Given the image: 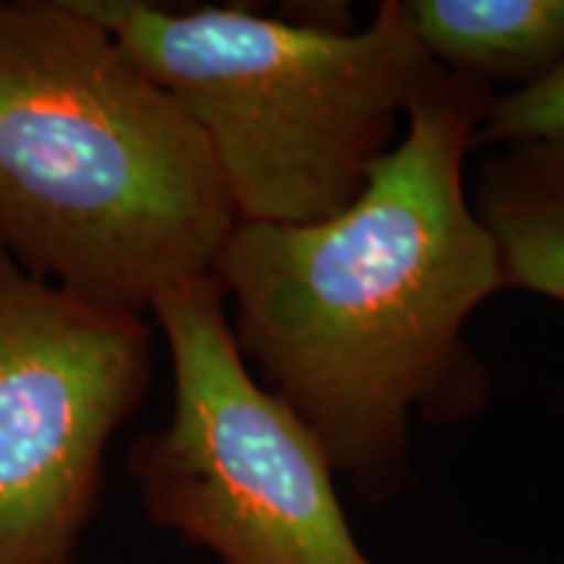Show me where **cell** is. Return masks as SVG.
<instances>
[{
	"mask_svg": "<svg viewBox=\"0 0 564 564\" xmlns=\"http://www.w3.org/2000/svg\"><path fill=\"white\" fill-rule=\"evenodd\" d=\"M74 6L188 112L238 223L312 225L350 207L400 116L442 74L403 0H384L361 30L243 6Z\"/></svg>",
	"mask_w": 564,
	"mask_h": 564,
	"instance_id": "3957f363",
	"label": "cell"
},
{
	"mask_svg": "<svg viewBox=\"0 0 564 564\" xmlns=\"http://www.w3.org/2000/svg\"><path fill=\"white\" fill-rule=\"evenodd\" d=\"M150 382L144 316L76 299L0 251V564H70L105 449Z\"/></svg>",
	"mask_w": 564,
	"mask_h": 564,
	"instance_id": "5b68a950",
	"label": "cell"
},
{
	"mask_svg": "<svg viewBox=\"0 0 564 564\" xmlns=\"http://www.w3.org/2000/svg\"><path fill=\"white\" fill-rule=\"evenodd\" d=\"M0 3H3V0H0Z\"/></svg>",
	"mask_w": 564,
	"mask_h": 564,
	"instance_id": "9c48e42d",
	"label": "cell"
},
{
	"mask_svg": "<svg viewBox=\"0 0 564 564\" xmlns=\"http://www.w3.org/2000/svg\"><path fill=\"white\" fill-rule=\"evenodd\" d=\"M470 202L499 249L505 288L564 306V141H525L484 160Z\"/></svg>",
	"mask_w": 564,
	"mask_h": 564,
	"instance_id": "8992f818",
	"label": "cell"
},
{
	"mask_svg": "<svg viewBox=\"0 0 564 564\" xmlns=\"http://www.w3.org/2000/svg\"><path fill=\"white\" fill-rule=\"evenodd\" d=\"M525 141H564V58L541 79L491 97L476 129L474 150Z\"/></svg>",
	"mask_w": 564,
	"mask_h": 564,
	"instance_id": "ba28073f",
	"label": "cell"
},
{
	"mask_svg": "<svg viewBox=\"0 0 564 564\" xmlns=\"http://www.w3.org/2000/svg\"><path fill=\"white\" fill-rule=\"evenodd\" d=\"M489 100L442 68L350 207L238 223L212 267L241 356L371 505L405 489L413 413L455 423L489 394L465 324L505 274L463 178Z\"/></svg>",
	"mask_w": 564,
	"mask_h": 564,
	"instance_id": "6da1fadb",
	"label": "cell"
},
{
	"mask_svg": "<svg viewBox=\"0 0 564 564\" xmlns=\"http://www.w3.org/2000/svg\"><path fill=\"white\" fill-rule=\"evenodd\" d=\"M152 316L171 352L173 411L126 460L152 523L223 564H373L322 444L251 377L220 280L175 288Z\"/></svg>",
	"mask_w": 564,
	"mask_h": 564,
	"instance_id": "277c9868",
	"label": "cell"
},
{
	"mask_svg": "<svg viewBox=\"0 0 564 564\" xmlns=\"http://www.w3.org/2000/svg\"><path fill=\"white\" fill-rule=\"evenodd\" d=\"M238 225L207 139L74 0L0 3V251L147 316Z\"/></svg>",
	"mask_w": 564,
	"mask_h": 564,
	"instance_id": "7a4b0ae2",
	"label": "cell"
},
{
	"mask_svg": "<svg viewBox=\"0 0 564 564\" xmlns=\"http://www.w3.org/2000/svg\"><path fill=\"white\" fill-rule=\"evenodd\" d=\"M408 21L442 68L520 87L564 58V0H403Z\"/></svg>",
	"mask_w": 564,
	"mask_h": 564,
	"instance_id": "52a82bcc",
	"label": "cell"
}]
</instances>
